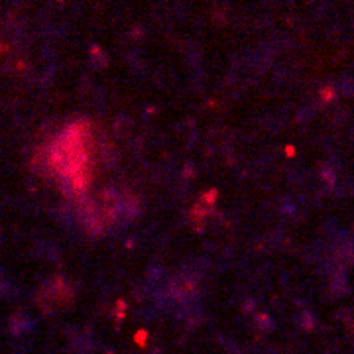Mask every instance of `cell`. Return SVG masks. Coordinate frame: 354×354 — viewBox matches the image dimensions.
<instances>
[{"label": "cell", "instance_id": "obj_1", "mask_svg": "<svg viewBox=\"0 0 354 354\" xmlns=\"http://www.w3.org/2000/svg\"><path fill=\"white\" fill-rule=\"evenodd\" d=\"M87 132L83 127H71L51 142L46 165L73 189L85 187V165L88 162Z\"/></svg>", "mask_w": 354, "mask_h": 354}]
</instances>
